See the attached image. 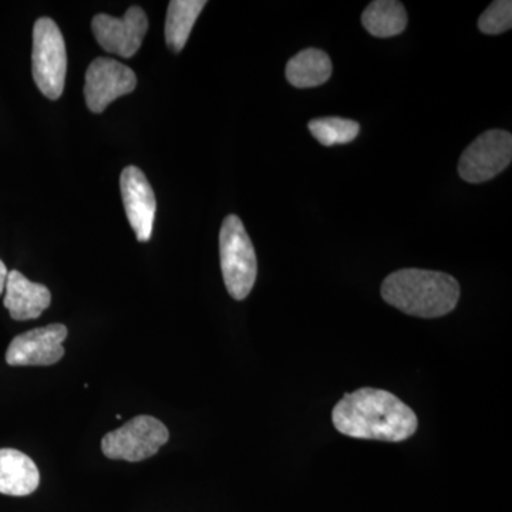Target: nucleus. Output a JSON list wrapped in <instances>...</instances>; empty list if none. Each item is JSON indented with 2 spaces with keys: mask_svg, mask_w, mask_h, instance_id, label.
I'll return each mask as SVG.
<instances>
[{
  "mask_svg": "<svg viewBox=\"0 0 512 512\" xmlns=\"http://www.w3.org/2000/svg\"><path fill=\"white\" fill-rule=\"evenodd\" d=\"M339 433L353 439L404 441L417 431L416 413L386 390L365 389L345 394L332 413Z\"/></svg>",
  "mask_w": 512,
  "mask_h": 512,
  "instance_id": "obj_1",
  "label": "nucleus"
},
{
  "mask_svg": "<svg viewBox=\"0 0 512 512\" xmlns=\"http://www.w3.org/2000/svg\"><path fill=\"white\" fill-rule=\"evenodd\" d=\"M384 301L417 318H441L453 312L460 285L453 276L426 269H400L384 279Z\"/></svg>",
  "mask_w": 512,
  "mask_h": 512,
  "instance_id": "obj_2",
  "label": "nucleus"
},
{
  "mask_svg": "<svg viewBox=\"0 0 512 512\" xmlns=\"http://www.w3.org/2000/svg\"><path fill=\"white\" fill-rule=\"evenodd\" d=\"M221 271L227 291L244 301L254 288L258 261L247 229L237 215H228L220 232Z\"/></svg>",
  "mask_w": 512,
  "mask_h": 512,
  "instance_id": "obj_3",
  "label": "nucleus"
},
{
  "mask_svg": "<svg viewBox=\"0 0 512 512\" xmlns=\"http://www.w3.org/2000/svg\"><path fill=\"white\" fill-rule=\"evenodd\" d=\"M33 80L47 99L62 97L67 74V52L55 20L40 18L33 28Z\"/></svg>",
  "mask_w": 512,
  "mask_h": 512,
  "instance_id": "obj_4",
  "label": "nucleus"
},
{
  "mask_svg": "<svg viewBox=\"0 0 512 512\" xmlns=\"http://www.w3.org/2000/svg\"><path fill=\"white\" fill-rule=\"evenodd\" d=\"M170 439L167 427L151 416H137L101 440V450L110 460L138 463L156 456Z\"/></svg>",
  "mask_w": 512,
  "mask_h": 512,
  "instance_id": "obj_5",
  "label": "nucleus"
},
{
  "mask_svg": "<svg viewBox=\"0 0 512 512\" xmlns=\"http://www.w3.org/2000/svg\"><path fill=\"white\" fill-rule=\"evenodd\" d=\"M512 160V136L504 130H488L461 154L458 174L470 184L493 180Z\"/></svg>",
  "mask_w": 512,
  "mask_h": 512,
  "instance_id": "obj_6",
  "label": "nucleus"
},
{
  "mask_svg": "<svg viewBox=\"0 0 512 512\" xmlns=\"http://www.w3.org/2000/svg\"><path fill=\"white\" fill-rule=\"evenodd\" d=\"M137 76L126 64L99 57L90 63L84 83V97L90 111L100 114L119 97L133 92Z\"/></svg>",
  "mask_w": 512,
  "mask_h": 512,
  "instance_id": "obj_7",
  "label": "nucleus"
},
{
  "mask_svg": "<svg viewBox=\"0 0 512 512\" xmlns=\"http://www.w3.org/2000/svg\"><path fill=\"white\" fill-rule=\"evenodd\" d=\"M92 29L97 42L106 52L128 59L136 55L143 45L148 19L143 9L133 6L123 18H113L103 13L94 16Z\"/></svg>",
  "mask_w": 512,
  "mask_h": 512,
  "instance_id": "obj_8",
  "label": "nucleus"
},
{
  "mask_svg": "<svg viewBox=\"0 0 512 512\" xmlns=\"http://www.w3.org/2000/svg\"><path fill=\"white\" fill-rule=\"evenodd\" d=\"M67 328L62 323L43 326L16 336L6 352L10 366H52L63 359Z\"/></svg>",
  "mask_w": 512,
  "mask_h": 512,
  "instance_id": "obj_9",
  "label": "nucleus"
},
{
  "mask_svg": "<svg viewBox=\"0 0 512 512\" xmlns=\"http://www.w3.org/2000/svg\"><path fill=\"white\" fill-rule=\"evenodd\" d=\"M120 188L127 220L136 232L137 241H150L157 201L146 174L140 168L128 165L121 173Z\"/></svg>",
  "mask_w": 512,
  "mask_h": 512,
  "instance_id": "obj_10",
  "label": "nucleus"
},
{
  "mask_svg": "<svg viewBox=\"0 0 512 512\" xmlns=\"http://www.w3.org/2000/svg\"><path fill=\"white\" fill-rule=\"evenodd\" d=\"M3 305L15 320L37 319L49 308L52 295L45 285L30 282L19 271L9 272Z\"/></svg>",
  "mask_w": 512,
  "mask_h": 512,
  "instance_id": "obj_11",
  "label": "nucleus"
},
{
  "mask_svg": "<svg viewBox=\"0 0 512 512\" xmlns=\"http://www.w3.org/2000/svg\"><path fill=\"white\" fill-rule=\"evenodd\" d=\"M40 473L35 461L15 448L0 450V494L25 497L35 493Z\"/></svg>",
  "mask_w": 512,
  "mask_h": 512,
  "instance_id": "obj_12",
  "label": "nucleus"
},
{
  "mask_svg": "<svg viewBox=\"0 0 512 512\" xmlns=\"http://www.w3.org/2000/svg\"><path fill=\"white\" fill-rule=\"evenodd\" d=\"M332 76V62L323 50L305 49L286 64V79L296 89L325 84Z\"/></svg>",
  "mask_w": 512,
  "mask_h": 512,
  "instance_id": "obj_13",
  "label": "nucleus"
},
{
  "mask_svg": "<svg viewBox=\"0 0 512 512\" xmlns=\"http://www.w3.org/2000/svg\"><path fill=\"white\" fill-rule=\"evenodd\" d=\"M205 6V0H173L168 5L165 42L174 53H180L187 45L192 28Z\"/></svg>",
  "mask_w": 512,
  "mask_h": 512,
  "instance_id": "obj_14",
  "label": "nucleus"
},
{
  "mask_svg": "<svg viewBox=\"0 0 512 512\" xmlns=\"http://www.w3.org/2000/svg\"><path fill=\"white\" fill-rule=\"evenodd\" d=\"M362 23L370 35L386 39L404 32L407 12L397 0H376L363 12Z\"/></svg>",
  "mask_w": 512,
  "mask_h": 512,
  "instance_id": "obj_15",
  "label": "nucleus"
},
{
  "mask_svg": "<svg viewBox=\"0 0 512 512\" xmlns=\"http://www.w3.org/2000/svg\"><path fill=\"white\" fill-rule=\"evenodd\" d=\"M309 131L322 146L352 143L360 133L359 123L342 117H323L309 121Z\"/></svg>",
  "mask_w": 512,
  "mask_h": 512,
  "instance_id": "obj_16",
  "label": "nucleus"
},
{
  "mask_svg": "<svg viewBox=\"0 0 512 512\" xmlns=\"http://www.w3.org/2000/svg\"><path fill=\"white\" fill-rule=\"evenodd\" d=\"M512 26V2L497 0L491 3L478 19V29L484 35H501Z\"/></svg>",
  "mask_w": 512,
  "mask_h": 512,
  "instance_id": "obj_17",
  "label": "nucleus"
},
{
  "mask_svg": "<svg viewBox=\"0 0 512 512\" xmlns=\"http://www.w3.org/2000/svg\"><path fill=\"white\" fill-rule=\"evenodd\" d=\"M8 268L3 264V261H0V295H2L3 291H5L6 279H8Z\"/></svg>",
  "mask_w": 512,
  "mask_h": 512,
  "instance_id": "obj_18",
  "label": "nucleus"
}]
</instances>
